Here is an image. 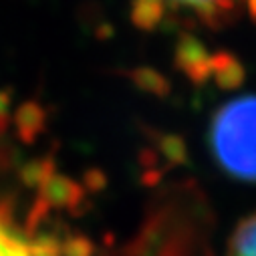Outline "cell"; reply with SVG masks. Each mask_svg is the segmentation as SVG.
<instances>
[{
	"label": "cell",
	"mask_w": 256,
	"mask_h": 256,
	"mask_svg": "<svg viewBox=\"0 0 256 256\" xmlns=\"http://www.w3.org/2000/svg\"><path fill=\"white\" fill-rule=\"evenodd\" d=\"M206 204L186 188L156 206L121 256H210Z\"/></svg>",
	"instance_id": "cell-1"
},
{
	"label": "cell",
	"mask_w": 256,
	"mask_h": 256,
	"mask_svg": "<svg viewBox=\"0 0 256 256\" xmlns=\"http://www.w3.org/2000/svg\"><path fill=\"white\" fill-rule=\"evenodd\" d=\"M226 256H256V214L244 218L234 228Z\"/></svg>",
	"instance_id": "cell-5"
},
{
	"label": "cell",
	"mask_w": 256,
	"mask_h": 256,
	"mask_svg": "<svg viewBox=\"0 0 256 256\" xmlns=\"http://www.w3.org/2000/svg\"><path fill=\"white\" fill-rule=\"evenodd\" d=\"M34 212L18 216L14 202L0 194V256H79L77 240H60L40 228Z\"/></svg>",
	"instance_id": "cell-3"
},
{
	"label": "cell",
	"mask_w": 256,
	"mask_h": 256,
	"mask_svg": "<svg viewBox=\"0 0 256 256\" xmlns=\"http://www.w3.org/2000/svg\"><path fill=\"white\" fill-rule=\"evenodd\" d=\"M208 138L214 160L228 176L256 184V95L222 105L212 117Z\"/></svg>",
	"instance_id": "cell-2"
},
{
	"label": "cell",
	"mask_w": 256,
	"mask_h": 256,
	"mask_svg": "<svg viewBox=\"0 0 256 256\" xmlns=\"http://www.w3.org/2000/svg\"><path fill=\"white\" fill-rule=\"evenodd\" d=\"M244 8H256V0H136L140 24H202L218 26L238 18Z\"/></svg>",
	"instance_id": "cell-4"
}]
</instances>
